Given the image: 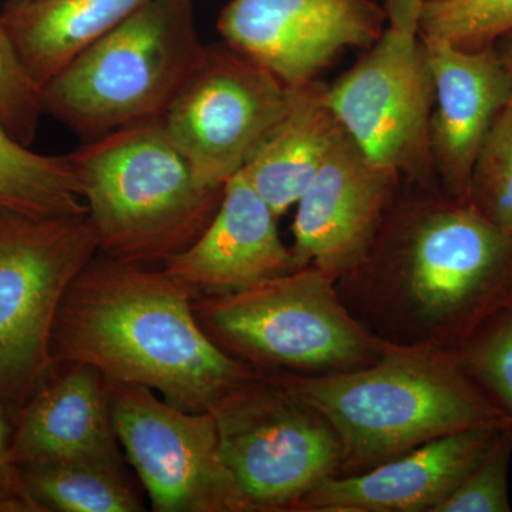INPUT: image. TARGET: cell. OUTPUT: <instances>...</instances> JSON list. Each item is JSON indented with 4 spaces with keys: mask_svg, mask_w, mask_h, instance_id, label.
<instances>
[{
    "mask_svg": "<svg viewBox=\"0 0 512 512\" xmlns=\"http://www.w3.org/2000/svg\"><path fill=\"white\" fill-rule=\"evenodd\" d=\"M336 288L386 345L453 353L512 303V235L439 185L402 183L369 254Z\"/></svg>",
    "mask_w": 512,
    "mask_h": 512,
    "instance_id": "obj_1",
    "label": "cell"
},
{
    "mask_svg": "<svg viewBox=\"0 0 512 512\" xmlns=\"http://www.w3.org/2000/svg\"><path fill=\"white\" fill-rule=\"evenodd\" d=\"M200 292L164 268L97 254L57 312L53 363H82L111 382L137 384L185 412H211L256 375L202 330Z\"/></svg>",
    "mask_w": 512,
    "mask_h": 512,
    "instance_id": "obj_2",
    "label": "cell"
},
{
    "mask_svg": "<svg viewBox=\"0 0 512 512\" xmlns=\"http://www.w3.org/2000/svg\"><path fill=\"white\" fill-rule=\"evenodd\" d=\"M338 434L342 471L359 474L448 434L511 426L451 353L389 346L372 365L326 376L266 373Z\"/></svg>",
    "mask_w": 512,
    "mask_h": 512,
    "instance_id": "obj_3",
    "label": "cell"
},
{
    "mask_svg": "<svg viewBox=\"0 0 512 512\" xmlns=\"http://www.w3.org/2000/svg\"><path fill=\"white\" fill-rule=\"evenodd\" d=\"M99 254L164 264L190 247L220 205L224 188L198 183L161 121L86 141L69 154Z\"/></svg>",
    "mask_w": 512,
    "mask_h": 512,
    "instance_id": "obj_4",
    "label": "cell"
},
{
    "mask_svg": "<svg viewBox=\"0 0 512 512\" xmlns=\"http://www.w3.org/2000/svg\"><path fill=\"white\" fill-rule=\"evenodd\" d=\"M205 47L194 0H151L42 87L43 111L86 141L160 121Z\"/></svg>",
    "mask_w": 512,
    "mask_h": 512,
    "instance_id": "obj_5",
    "label": "cell"
},
{
    "mask_svg": "<svg viewBox=\"0 0 512 512\" xmlns=\"http://www.w3.org/2000/svg\"><path fill=\"white\" fill-rule=\"evenodd\" d=\"M194 313L215 345L259 373L336 375L372 365L389 349L353 318L336 278L312 265L242 291L197 296Z\"/></svg>",
    "mask_w": 512,
    "mask_h": 512,
    "instance_id": "obj_6",
    "label": "cell"
},
{
    "mask_svg": "<svg viewBox=\"0 0 512 512\" xmlns=\"http://www.w3.org/2000/svg\"><path fill=\"white\" fill-rule=\"evenodd\" d=\"M97 254L87 215L43 218L0 210V399L13 424L55 369L57 312Z\"/></svg>",
    "mask_w": 512,
    "mask_h": 512,
    "instance_id": "obj_7",
    "label": "cell"
},
{
    "mask_svg": "<svg viewBox=\"0 0 512 512\" xmlns=\"http://www.w3.org/2000/svg\"><path fill=\"white\" fill-rule=\"evenodd\" d=\"M211 413L248 512H295L316 485L342 471L329 421L266 373L229 390Z\"/></svg>",
    "mask_w": 512,
    "mask_h": 512,
    "instance_id": "obj_8",
    "label": "cell"
},
{
    "mask_svg": "<svg viewBox=\"0 0 512 512\" xmlns=\"http://www.w3.org/2000/svg\"><path fill=\"white\" fill-rule=\"evenodd\" d=\"M325 100L370 163L403 183L439 185L430 153L433 73L419 35L387 26L352 69L326 86Z\"/></svg>",
    "mask_w": 512,
    "mask_h": 512,
    "instance_id": "obj_9",
    "label": "cell"
},
{
    "mask_svg": "<svg viewBox=\"0 0 512 512\" xmlns=\"http://www.w3.org/2000/svg\"><path fill=\"white\" fill-rule=\"evenodd\" d=\"M292 96V87L222 42L205 47L160 121L198 183L224 188L284 117Z\"/></svg>",
    "mask_w": 512,
    "mask_h": 512,
    "instance_id": "obj_10",
    "label": "cell"
},
{
    "mask_svg": "<svg viewBox=\"0 0 512 512\" xmlns=\"http://www.w3.org/2000/svg\"><path fill=\"white\" fill-rule=\"evenodd\" d=\"M106 387L114 431L151 510L248 512L211 412H185L137 384L106 379Z\"/></svg>",
    "mask_w": 512,
    "mask_h": 512,
    "instance_id": "obj_11",
    "label": "cell"
},
{
    "mask_svg": "<svg viewBox=\"0 0 512 512\" xmlns=\"http://www.w3.org/2000/svg\"><path fill=\"white\" fill-rule=\"evenodd\" d=\"M386 28L375 0H231L217 22L225 45L292 89L318 82L346 50L370 49Z\"/></svg>",
    "mask_w": 512,
    "mask_h": 512,
    "instance_id": "obj_12",
    "label": "cell"
},
{
    "mask_svg": "<svg viewBox=\"0 0 512 512\" xmlns=\"http://www.w3.org/2000/svg\"><path fill=\"white\" fill-rule=\"evenodd\" d=\"M399 175L370 163L346 134L296 204L293 255L338 278L369 254L402 187Z\"/></svg>",
    "mask_w": 512,
    "mask_h": 512,
    "instance_id": "obj_13",
    "label": "cell"
},
{
    "mask_svg": "<svg viewBox=\"0 0 512 512\" xmlns=\"http://www.w3.org/2000/svg\"><path fill=\"white\" fill-rule=\"evenodd\" d=\"M420 39L434 82L430 121L434 175L446 194L467 201L481 147L510 103L511 77L494 45L466 50L433 37Z\"/></svg>",
    "mask_w": 512,
    "mask_h": 512,
    "instance_id": "obj_14",
    "label": "cell"
},
{
    "mask_svg": "<svg viewBox=\"0 0 512 512\" xmlns=\"http://www.w3.org/2000/svg\"><path fill=\"white\" fill-rule=\"evenodd\" d=\"M278 220L239 171L225 184L218 210L200 237L163 268L200 295L242 291L303 268L282 241Z\"/></svg>",
    "mask_w": 512,
    "mask_h": 512,
    "instance_id": "obj_15",
    "label": "cell"
},
{
    "mask_svg": "<svg viewBox=\"0 0 512 512\" xmlns=\"http://www.w3.org/2000/svg\"><path fill=\"white\" fill-rule=\"evenodd\" d=\"M498 429L458 431L363 473L328 478L295 512H436Z\"/></svg>",
    "mask_w": 512,
    "mask_h": 512,
    "instance_id": "obj_16",
    "label": "cell"
},
{
    "mask_svg": "<svg viewBox=\"0 0 512 512\" xmlns=\"http://www.w3.org/2000/svg\"><path fill=\"white\" fill-rule=\"evenodd\" d=\"M106 379L82 363L57 365L13 424L16 466L94 461L124 466Z\"/></svg>",
    "mask_w": 512,
    "mask_h": 512,
    "instance_id": "obj_17",
    "label": "cell"
},
{
    "mask_svg": "<svg viewBox=\"0 0 512 512\" xmlns=\"http://www.w3.org/2000/svg\"><path fill=\"white\" fill-rule=\"evenodd\" d=\"M326 86L293 89L288 110L241 173L281 218L298 204L345 131L325 100Z\"/></svg>",
    "mask_w": 512,
    "mask_h": 512,
    "instance_id": "obj_18",
    "label": "cell"
},
{
    "mask_svg": "<svg viewBox=\"0 0 512 512\" xmlns=\"http://www.w3.org/2000/svg\"><path fill=\"white\" fill-rule=\"evenodd\" d=\"M151 0H9L3 22L40 89L77 53Z\"/></svg>",
    "mask_w": 512,
    "mask_h": 512,
    "instance_id": "obj_19",
    "label": "cell"
},
{
    "mask_svg": "<svg viewBox=\"0 0 512 512\" xmlns=\"http://www.w3.org/2000/svg\"><path fill=\"white\" fill-rule=\"evenodd\" d=\"M0 210L43 218L87 215L69 157L36 153L16 140L2 123Z\"/></svg>",
    "mask_w": 512,
    "mask_h": 512,
    "instance_id": "obj_20",
    "label": "cell"
},
{
    "mask_svg": "<svg viewBox=\"0 0 512 512\" xmlns=\"http://www.w3.org/2000/svg\"><path fill=\"white\" fill-rule=\"evenodd\" d=\"M19 468L30 497L45 512L144 511L124 466L63 461Z\"/></svg>",
    "mask_w": 512,
    "mask_h": 512,
    "instance_id": "obj_21",
    "label": "cell"
},
{
    "mask_svg": "<svg viewBox=\"0 0 512 512\" xmlns=\"http://www.w3.org/2000/svg\"><path fill=\"white\" fill-rule=\"evenodd\" d=\"M512 30V0H426L417 35L458 49L493 46Z\"/></svg>",
    "mask_w": 512,
    "mask_h": 512,
    "instance_id": "obj_22",
    "label": "cell"
},
{
    "mask_svg": "<svg viewBox=\"0 0 512 512\" xmlns=\"http://www.w3.org/2000/svg\"><path fill=\"white\" fill-rule=\"evenodd\" d=\"M451 355L512 426V303Z\"/></svg>",
    "mask_w": 512,
    "mask_h": 512,
    "instance_id": "obj_23",
    "label": "cell"
},
{
    "mask_svg": "<svg viewBox=\"0 0 512 512\" xmlns=\"http://www.w3.org/2000/svg\"><path fill=\"white\" fill-rule=\"evenodd\" d=\"M467 202L485 220L512 235V106L505 107L485 138Z\"/></svg>",
    "mask_w": 512,
    "mask_h": 512,
    "instance_id": "obj_24",
    "label": "cell"
},
{
    "mask_svg": "<svg viewBox=\"0 0 512 512\" xmlns=\"http://www.w3.org/2000/svg\"><path fill=\"white\" fill-rule=\"evenodd\" d=\"M511 460L512 426H505L495 431L476 463L436 512H510Z\"/></svg>",
    "mask_w": 512,
    "mask_h": 512,
    "instance_id": "obj_25",
    "label": "cell"
},
{
    "mask_svg": "<svg viewBox=\"0 0 512 512\" xmlns=\"http://www.w3.org/2000/svg\"><path fill=\"white\" fill-rule=\"evenodd\" d=\"M42 114V89L20 59L0 12V123L30 147Z\"/></svg>",
    "mask_w": 512,
    "mask_h": 512,
    "instance_id": "obj_26",
    "label": "cell"
},
{
    "mask_svg": "<svg viewBox=\"0 0 512 512\" xmlns=\"http://www.w3.org/2000/svg\"><path fill=\"white\" fill-rule=\"evenodd\" d=\"M13 426L0 399V512H45L30 497L12 457Z\"/></svg>",
    "mask_w": 512,
    "mask_h": 512,
    "instance_id": "obj_27",
    "label": "cell"
},
{
    "mask_svg": "<svg viewBox=\"0 0 512 512\" xmlns=\"http://www.w3.org/2000/svg\"><path fill=\"white\" fill-rule=\"evenodd\" d=\"M426 0H384L387 26L399 32L417 35L421 9Z\"/></svg>",
    "mask_w": 512,
    "mask_h": 512,
    "instance_id": "obj_28",
    "label": "cell"
},
{
    "mask_svg": "<svg viewBox=\"0 0 512 512\" xmlns=\"http://www.w3.org/2000/svg\"><path fill=\"white\" fill-rule=\"evenodd\" d=\"M495 49H497L498 56H500L501 62H503L505 69L510 74L512 82V30L501 36L497 42L494 43ZM508 106H512V94L510 103Z\"/></svg>",
    "mask_w": 512,
    "mask_h": 512,
    "instance_id": "obj_29",
    "label": "cell"
}]
</instances>
